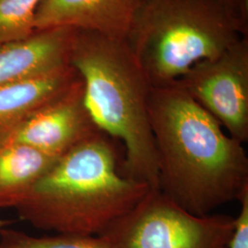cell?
Masks as SVG:
<instances>
[{
  "label": "cell",
  "instance_id": "cell-7",
  "mask_svg": "<svg viewBox=\"0 0 248 248\" xmlns=\"http://www.w3.org/2000/svg\"><path fill=\"white\" fill-rule=\"evenodd\" d=\"M98 132L101 131L86 106L80 77L69 89L31 116L9 142L30 145L61 157Z\"/></svg>",
  "mask_w": 248,
  "mask_h": 248
},
{
  "label": "cell",
  "instance_id": "cell-1",
  "mask_svg": "<svg viewBox=\"0 0 248 248\" xmlns=\"http://www.w3.org/2000/svg\"><path fill=\"white\" fill-rule=\"evenodd\" d=\"M149 119L158 156V186L195 215L238 201L248 191V157L242 142L177 82L153 87Z\"/></svg>",
  "mask_w": 248,
  "mask_h": 248
},
{
  "label": "cell",
  "instance_id": "cell-2",
  "mask_svg": "<svg viewBox=\"0 0 248 248\" xmlns=\"http://www.w3.org/2000/svg\"><path fill=\"white\" fill-rule=\"evenodd\" d=\"M117 163L110 137L98 132L59 157L15 210L40 230L103 235L152 189Z\"/></svg>",
  "mask_w": 248,
  "mask_h": 248
},
{
  "label": "cell",
  "instance_id": "cell-16",
  "mask_svg": "<svg viewBox=\"0 0 248 248\" xmlns=\"http://www.w3.org/2000/svg\"><path fill=\"white\" fill-rule=\"evenodd\" d=\"M13 223L12 220H7V219H0V230L6 227H9L10 224Z\"/></svg>",
  "mask_w": 248,
  "mask_h": 248
},
{
  "label": "cell",
  "instance_id": "cell-4",
  "mask_svg": "<svg viewBox=\"0 0 248 248\" xmlns=\"http://www.w3.org/2000/svg\"><path fill=\"white\" fill-rule=\"evenodd\" d=\"M243 36L218 0H143L127 42L152 86L164 87Z\"/></svg>",
  "mask_w": 248,
  "mask_h": 248
},
{
  "label": "cell",
  "instance_id": "cell-6",
  "mask_svg": "<svg viewBox=\"0 0 248 248\" xmlns=\"http://www.w3.org/2000/svg\"><path fill=\"white\" fill-rule=\"evenodd\" d=\"M240 142L248 140V36L176 81Z\"/></svg>",
  "mask_w": 248,
  "mask_h": 248
},
{
  "label": "cell",
  "instance_id": "cell-10",
  "mask_svg": "<svg viewBox=\"0 0 248 248\" xmlns=\"http://www.w3.org/2000/svg\"><path fill=\"white\" fill-rule=\"evenodd\" d=\"M76 31L72 28L36 31L27 40L0 48V87L70 64Z\"/></svg>",
  "mask_w": 248,
  "mask_h": 248
},
{
  "label": "cell",
  "instance_id": "cell-3",
  "mask_svg": "<svg viewBox=\"0 0 248 248\" xmlns=\"http://www.w3.org/2000/svg\"><path fill=\"white\" fill-rule=\"evenodd\" d=\"M69 62L98 129L124 142L125 176L158 188V156L149 119L153 86L127 40L77 30Z\"/></svg>",
  "mask_w": 248,
  "mask_h": 248
},
{
  "label": "cell",
  "instance_id": "cell-5",
  "mask_svg": "<svg viewBox=\"0 0 248 248\" xmlns=\"http://www.w3.org/2000/svg\"><path fill=\"white\" fill-rule=\"evenodd\" d=\"M235 219L195 215L158 188L107 232L110 248H229Z\"/></svg>",
  "mask_w": 248,
  "mask_h": 248
},
{
  "label": "cell",
  "instance_id": "cell-13",
  "mask_svg": "<svg viewBox=\"0 0 248 248\" xmlns=\"http://www.w3.org/2000/svg\"><path fill=\"white\" fill-rule=\"evenodd\" d=\"M41 0H0V48L27 40L35 32Z\"/></svg>",
  "mask_w": 248,
  "mask_h": 248
},
{
  "label": "cell",
  "instance_id": "cell-14",
  "mask_svg": "<svg viewBox=\"0 0 248 248\" xmlns=\"http://www.w3.org/2000/svg\"><path fill=\"white\" fill-rule=\"evenodd\" d=\"M241 210L235 218L234 231L229 248H248V191L240 199Z\"/></svg>",
  "mask_w": 248,
  "mask_h": 248
},
{
  "label": "cell",
  "instance_id": "cell-15",
  "mask_svg": "<svg viewBox=\"0 0 248 248\" xmlns=\"http://www.w3.org/2000/svg\"><path fill=\"white\" fill-rule=\"evenodd\" d=\"M248 35V0H218Z\"/></svg>",
  "mask_w": 248,
  "mask_h": 248
},
{
  "label": "cell",
  "instance_id": "cell-12",
  "mask_svg": "<svg viewBox=\"0 0 248 248\" xmlns=\"http://www.w3.org/2000/svg\"><path fill=\"white\" fill-rule=\"evenodd\" d=\"M0 248H110L103 235L56 233L33 236L22 231L0 230Z\"/></svg>",
  "mask_w": 248,
  "mask_h": 248
},
{
  "label": "cell",
  "instance_id": "cell-9",
  "mask_svg": "<svg viewBox=\"0 0 248 248\" xmlns=\"http://www.w3.org/2000/svg\"><path fill=\"white\" fill-rule=\"evenodd\" d=\"M71 64L0 87V147L43 107L79 78Z\"/></svg>",
  "mask_w": 248,
  "mask_h": 248
},
{
  "label": "cell",
  "instance_id": "cell-8",
  "mask_svg": "<svg viewBox=\"0 0 248 248\" xmlns=\"http://www.w3.org/2000/svg\"><path fill=\"white\" fill-rule=\"evenodd\" d=\"M143 0H41L35 31L72 28L127 40Z\"/></svg>",
  "mask_w": 248,
  "mask_h": 248
},
{
  "label": "cell",
  "instance_id": "cell-11",
  "mask_svg": "<svg viewBox=\"0 0 248 248\" xmlns=\"http://www.w3.org/2000/svg\"><path fill=\"white\" fill-rule=\"evenodd\" d=\"M58 158L22 143L1 146L0 210L16 209Z\"/></svg>",
  "mask_w": 248,
  "mask_h": 248
}]
</instances>
